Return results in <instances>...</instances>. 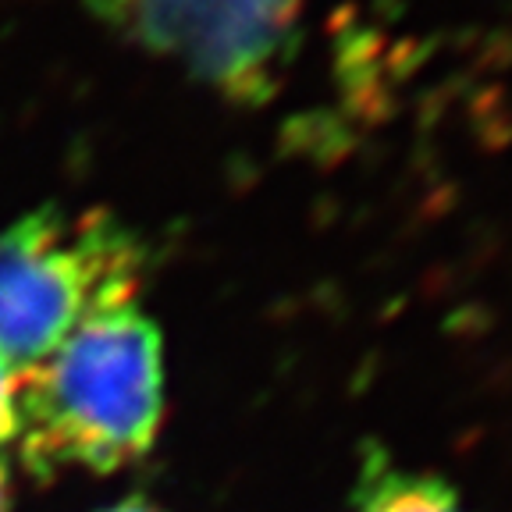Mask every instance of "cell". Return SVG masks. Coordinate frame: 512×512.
I'll use <instances>...</instances> for the list:
<instances>
[{
    "mask_svg": "<svg viewBox=\"0 0 512 512\" xmlns=\"http://www.w3.org/2000/svg\"><path fill=\"white\" fill-rule=\"evenodd\" d=\"M160 413V331L136 306L86 320L50 356L18 370V438L40 477L68 466L121 470L153 445Z\"/></svg>",
    "mask_w": 512,
    "mask_h": 512,
    "instance_id": "6da1fadb",
    "label": "cell"
},
{
    "mask_svg": "<svg viewBox=\"0 0 512 512\" xmlns=\"http://www.w3.org/2000/svg\"><path fill=\"white\" fill-rule=\"evenodd\" d=\"M143 246L107 210L43 207L0 232V360L40 363L86 320L132 306Z\"/></svg>",
    "mask_w": 512,
    "mask_h": 512,
    "instance_id": "7a4b0ae2",
    "label": "cell"
},
{
    "mask_svg": "<svg viewBox=\"0 0 512 512\" xmlns=\"http://www.w3.org/2000/svg\"><path fill=\"white\" fill-rule=\"evenodd\" d=\"M118 36L185 64L232 100L274 93L299 36L303 0H89Z\"/></svg>",
    "mask_w": 512,
    "mask_h": 512,
    "instance_id": "3957f363",
    "label": "cell"
},
{
    "mask_svg": "<svg viewBox=\"0 0 512 512\" xmlns=\"http://www.w3.org/2000/svg\"><path fill=\"white\" fill-rule=\"evenodd\" d=\"M352 505L356 512H463L445 480L395 466L377 445H370L360 459Z\"/></svg>",
    "mask_w": 512,
    "mask_h": 512,
    "instance_id": "277c9868",
    "label": "cell"
},
{
    "mask_svg": "<svg viewBox=\"0 0 512 512\" xmlns=\"http://www.w3.org/2000/svg\"><path fill=\"white\" fill-rule=\"evenodd\" d=\"M15 384H18V370L11 363L0 360V448L8 445L18 434V420H15Z\"/></svg>",
    "mask_w": 512,
    "mask_h": 512,
    "instance_id": "5b68a950",
    "label": "cell"
},
{
    "mask_svg": "<svg viewBox=\"0 0 512 512\" xmlns=\"http://www.w3.org/2000/svg\"><path fill=\"white\" fill-rule=\"evenodd\" d=\"M104 512H160V509H153V505H146V502H121V505L104 509Z\"/></svg>",
    "mask_w": 512,
    "mask_h": 512,
    "instance_id": "8992f818",
    "label": "cell"
},
{
    "mask_svg": "<svg viewBox=\"0 0 512 512\" xmlns=\"http://www.w3.org/2000/svg\"><path fill=\"white\" fill-rule=\"evenodd\" d=\"M0 512H8V477H4V466H0Z\"/></svg>",
    "mask_w": 512,
    "mask_h": 512,
    "instance_id": "52a82bcc",
    "label": "cell"
}]
</instances>
